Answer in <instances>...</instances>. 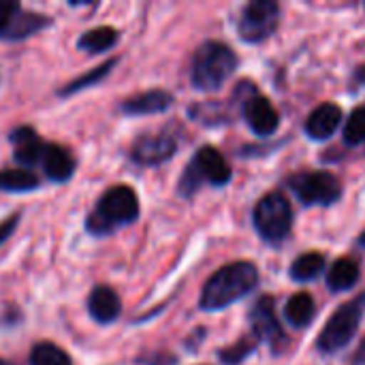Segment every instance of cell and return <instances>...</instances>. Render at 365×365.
Listing matches in <instances>:
<instances>
[{"label": "cell", "instance_id": "ba28073f", "mask_svg": "<svg viewBox=\"0 0 365 365\" xmlns=\"http://www.w3.org/2000/svg\"><path fill=\"white\" fill-rule=\"evenodd\" d=\"M280 21V6L272 0H255L250 2L240 17L237 30L244 41L261 43L274 34Z\"/></svg>", "mask_w": 365, "mask_h": 365}, {"label": "cell", "instance_id": "30bf717a", "mask_svg": "<svg viewBox=\"0 0 365 365\" xmlns=\"http://www.w3.org/2000/svg\"><path fill=\"white\" fill-rule=\"evenodd\" d=\"M250 325L252 331L259 340L267 342L272 346V351H280L287 342V336L282 331V325L276 317V306H274V297H261L252 310H250Z\"/></svg>", "mask_w": 365, "mask_h": 365}, {"label": "cell", "instance_id": "277c9868", "mask_svg": "<svg viewBox=\"0 0 365 365\" xmlns=\"http://www.w3.org/2000/svg\"><path fill=\"white\" fill-rule=\"evenodd\" d=\"M365 314V293L351 299L349 304L340 306L331 319L327 321V325L323 327L321 336H319V351L325 353V355H331V353H338L342 351L357 334L359 329V323Z\"/></svg>", "mask_w": 365, "mask_h": 365}, {"label": "cell", "instance_id": "52a82bcc", "mask_svg": "<svg viewBox=\"0 0 365 365\" xmlns=\"http://www.w3.org/2000/svg\"><path fill=\"white\" fill-rule=\"evenodd\" d=\"M291 190L304 205H331L342 197V184L327 171H306L289 180Z\"/></svg>", "mask_w": 365, "mask_h": 365}, {"label": "cell", "instance_id": "d4e9b609", "mask_svg": "<svg viewBox=\"0 0 365 365\" xmlns=\"http://www.w3.org/2000/svg\"><path fill=\"white\" fill-rule=\"evenodd\" d=\"M344 139L351 145H359L365 141V105L357 107L344 124Z\"/></svg>", "mask_w": 365, "mask_h": 365}, {"label": "cell", "instance_id": "5b68a950", "mask_svg": "<svg viewBox=\"0 0 365 365\" xmlns=\"http://www.w3.org/2000/svg\"><path fill=\"white\" fill-rule=\"evenodd\" d=\"M201 182H210L214 186H225V184L231 182V167H229V163L212 145H205V148H201L195 154L192 163L186 167L184 175H182L180 192L184 197H190L201 186Z\"/></svg>", "mask_w": 365, "mask_h": 365}, {"label": "cell", "instance_id": "f1b7e54d", "mask_svg": "<svg viewBox=\"0 0 365 365\" xmlns=\"http://www.w3.org/2000/svg\"><path fill=\"white\" fill-rule=\"evenodd\" d=\"M0 365H13V364H9V361H4V359H0Z\"/></svg>", "mask_w": 365, "mask_h": 365}, {"label": "cell", "instance_id": "7c38bea8", "mask_svg": "<svg viewBox=\"0 0 365 365\" xmlns=\"http://www.w3.org/2000/svg\"><path fill=\"white\" fill-rule=\"evenodd\" d=\"M244 115L252 133H257L259 137H269L278 130L280 118L276 107L265 96H259L257 92H252L244 101Z\"/></svg>", "mask_w": 365, "mask_h": 365}, {"label": "cell", "instance_id": "2e32d148", "mask_svg": "<svg viewBox=\"0 0 365 365\" xmlns=\"http://www.w3.org/2000/svg\"><path fill=\"white\" fill-rule=\"evenodd\" d=\"M120 297L109 289V287H96L92 293H90V299H88V312L90 317L101 323V325H107V323H113L118 317H120Z\"/></svg>", "mask_w": 365, "mask_h": 365}, {"label": "cell", "instance_id": "e0dca14e", "mask_svg": "<svg viewBox=\"0 0 365 365\" xmlns=\"http://www.w3.org/2000/svg\"><path fill=\"white\" fill-rule=\"evenodd\" d=\"M11 141L15 145V160H19L26 167L41 163L47 143H43L30 126H21V128L13 130Z\"/></svg>", "mask_w": 365, "mask_h": 365}, {"label": "cell", "instance_id": "7402d4cb", "mask_svg": "<svg viewBox=\"0 0 365 365\" xmlns=\"http://www.w3.org/2000/svg\"><path fill=\"white\" fill-rule=\"evenodd\" d=\"M38 186V178L26 169H4L0 171L2 192H28Z\"/></svg>", "mask_w": 365, "mask_h": 365}, {"label": "cell", "instance_id": "6da1fadb", "mask_svg": "<svg viewBox=\"0 0 365 365\" xmlns=\"http://www.w3.org/2000/svg\"><path fill=\"white\" fill-rule=\"evenodd\" d=\"M259 284V272L252 263L240 261L220 267L203 287L199 306L205 312L225 310L227 306L240 302Z\"/></svg>", "mask_w": 365, "mask_h": 365}, {"label": "cell", "instance_id": "44dd1931", "mask_svg": "<svg viewBox=\"0 0 365 365\" xmlns=\"http://www.w3.org/2000/svg\"><path fill=\"white\" fill-rule=\"evenodd\" d=\"M323 269H325V257L321 252H308V255H302L291 265V278L295 282H310L319 278Z\"/></svg>", "mask_w": 365, "mask_h": 365}, {"label": "cell", "instance_id": "603a6c76", "mask_svg": "<svg viewBox=\"0 0 365 365\" xmlns=\"http://www.w3.org/2000/svg\"><path fill=\"white\" fill-rule=\"evenodd\" d=\"M30 365H71V357L51 342H41L30 351Z\"/></svg>", "mask_w": 365, "mask_h": 365}, {"label": "cell", "instance_id": "5bb4252c", "mask_svg": "<svg viewBox=\"0 0 365 365\" xmlns=\"http://www.w3.org/2000/svg\"><path fill=\"white\" fill-rule=\"evenodd\" d=\"M173 105V96L165 90H150L137 96H130L122 103V111L128 115H150L163 113Z\"/></svg>", "mask_w": 365, "mask_h": 365}, {"label": "cell", "instance_id": "3957f363", "mask_svg": "<svg viewBox=\"0 0 365 365\" xmlns=\"http://www.w3.org/2000/svg\"><path fill=\"white\" fill-rule=\"evenodd\" d=\"M237 68V56L235 51L218 41H207L203 43L195 58H192V71L190 79L192 86L205 92L218 90Z\"/></svg>", "mask_w": 365, "mask_h": 365}, {"label": "cell", "instance_id": "484cf974", "mask_svg": "<svg viewBox=\"0 0 365 365\" xmlns=\"http://www.w3.org/2000/svg\"><path fill=\"white\" fill-rule=\"evenodd\" d=\"M255 346H257V342H255V340L244 338V340H240L235 346H231V349L222 351V353H220V359H222L227 365L242 364V361H244V359L255 351Z\"/></svg>", "mask_w": 365, "mask_h": 365}, {"label": "cell", "instance_id": "f546056e", "mask_svg": "<svg viewBox=\"0 0 365 365\" xmlns=\"http://www.w3.org/2000/svg\"><path fill=\"white\" fill-rule=\"evenodd\" d=\"M361 240H364V246H365V235H364V237H361Z\"/></svg>", "mask_w": 365, "mask_h": 365}, {"label": "cell", "instance_id": "d6986e66", "mask_svg": "<svg viewBox=\"0 0 365 365\" xmlns=\"http://www.w3.org/2000/svg\"><path fill=\"white\" fill-rule=\"evenodd\" d=\"M115 43H118V32L109 26H101V28H92L83 32L77 41V47L88 53H103L111 49Z\"/></svg>", "mask_w": 365, "mask_h": 365}, {"label": "cell", "instance_id": "4fadbf2b", "mask_svg": "<svg viewBox=\"0 0 365 365\" xmlns=\"http://www.w3.org/2000/svg\"><path fill=\"white\" fill-rule=\"evenodd\" d=\"M340 122H342V109L336 103H323L310 113L306 122V133L312 139L323 141V139H329L338 130Z\"/></svg>", "mask_w": 365, "mask_h": 365}, {"label": "cell", "instance_id": "cb8c5ba5", "mask_svg": "<svg viewBox=\"0 0 365 365\" xmlns=\"http://www.w3.org/2000/svg\"><path fill=\"white\" fill-rule=\"evenodd\" d=\"M115 64V60H109V62H105V64H101V66H96L94 71H90V73H86V75H81L79 79H75V81H71L66 88H62V96H68V94H75V92H79V90H83V88H90L92 83H96L98 79H103L109 71H111V66Z\"/></svg>", "mask_w": 365, "mask_h": 365}, {"label": "cell", "instance_id": "7a4b0ae2", "mask_svg": "<svg viewBox=\"0 0 365 365\" xmlns=\"http://www.w3.org/2000/svg\"><path fill=\"white\" fill-rule=\"evenodd\" d=\"M139 216V199L128 186L109 188L96 203L86 227L94 235H107L118 227L130 225Z\"/></svg>", "mask_w": 365, "mask_h": 365}, {"label": "cell", "instance_id": "83f0119b", "mask_svg": "<svg viewBox=\"0 0 365 365\" xmlns=\"http://www.w3.org/2000/svg\"><path fill=\"white\" fill-rule=\"evenodd\" d=\"M353 365H365V338L361 340L359 349L355 351V355H353Z\"/></svg>", "mask_w": 365, "mask_h": 365}, {"label": "cell", "instance_id": "9c48e42d", "mask_svg": "<svg viewBox=\"0 0 365 365\" xmlns=\"http://www.w3.org/2000/svg\"><path fill=\"white\" fill-rule=\"evenodd\" d=\"M49 24L51 19L47 15L24 11L13 0H0V38H26Z\"/></svg>", "mask_w": 365, "mask_h": 365}, {"label": "cell", "instance_id": "8992f818", "mask_svg": "<svg viewBox=\"0 0 365 365\" xmlns=\"http://www.w3.org/2000/svg\"><path fill=\"white\" fill-rule=\"evenodd\" d=\"M252 218H255V229L269 244L282 242L293 227V210L282 192L265 195L257 203Z\"/></svg>", "mask_w": 365, "mask_h": 365}, {"label": "cell", "instance_id": "9a60e30c", "mask_svg": "<svg viewBox=\"0 0 365 365\" xmlns=\"http://www.w3.org/2000/svg\"><path fill=\"white\" fill-rule=\"evenodd\" d=\"M41 165H43L47 178L53 182H68L75 171V158L71 156V152L60 145H53V143L45 145Z\"/></svg>", "mask_w": 365, "mask_h": 365}, {"label": "cell", "instance_id": "8fae6325", "mask_svg": "<svg viewBox=\"0 0 365 365\" xmlns=\"http://www.w3.org/2000/svg\"><path fill=\"white\" fill-rule=\"evenodd\" d=\"M178 150V141L171 135L156 133V135H143L133 143L130 158L141 167H154L165 160H169Z\"/></svg>", "mask_w": 365, "mask_h": 365}, {"label": "cell", "instance_id": "ac0fdd59", "mask_svg": "<svg viewBox=\"0 0 365 365\" xmlns=\"http://www.w3.org/2000/svg\"><path fill=\"white\" fill-rule=\"evenodd\" d=\"M359 282V265L353 259H340L327 274V287L336 293L349 291Z\"/></svg>", "mask_w": 365, "mask_h": 365}, {"label": "cell", "instance_id": "4316f807", "mask_svg": "<svg viewBox=\"0 0 365 365\" xmlns=\"http://www.w3.org/2000/svg\"><path fill=\"white\" fill-rule=\"evenodd\" d=\"M17 216H11L9 220H4V222H0V244H4V240L15 231V227H17Z\"/></svg>", "mask_w": 365, "mask_h": 365}, {"label": "cell", "instance_id": "ffe728a7", "mask_svg": "<svg viewBox=\"0 0 365 365\" xmlns=\"http://www.w3.org/2000/svg\"><path fill=\"white\" fill-rule=\"evenodd\" d=\"M314 312H317V306L308 293L293 295L284 308V317L293 327H308L314 319Z\"/></svg>", "mask_w": 365, "mask_h": 365}]
</instances>
